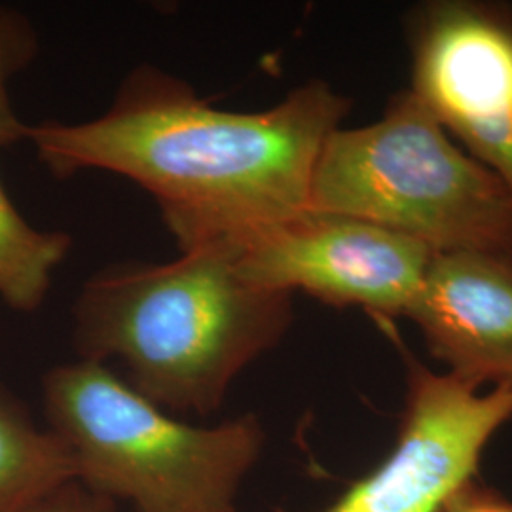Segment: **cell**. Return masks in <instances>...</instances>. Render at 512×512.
<instances>
[{
    "mask_svg": "<svg viewBox=\"0 0 512 512\" xmlns=\"http://www.w3.org/2000/svg\"><path fill=\"white\" fill-rule=\"evenodd\" d=\"M349 109L323 80L262 112L215 109L188 82L141 65L99 118L29 126L27 141L54 177L99 169L143 186L184 253L306 213L319 154Z\"/></svg>",
    "mask_w": 512,
    "mask_h": 512,
    "instance_id": "obj_1",
    "label": "cell"
},
{
    "mask_svg": "<svg viewBox=\"0 0 512 512\" xmlns=\"http://www.w3.org/2000/svg\"><path fill=\"white\" fill-rule=\"evenodd\" d=\"M293 319V294L251 281L215 243L164 264L99 270L74 306V346L84 361H120L160 408L207 416Z\"/></svg>",
    "mask_w": 512,
    "mask_h": 512,
    "instance_id": "obj_2",
    "label": "cell"
},
{
    "mask_svg": "<svg viewBox=\"0 0 512 512\" xmlns=\"http://www.w3.org/2000/svg\"><path fill=\"white\" fill-rule=\"evenodd\" d=\"M42 397L76 480L137 512H236L266 440L253 414L211 427L175 420L95 361L48 370Z\"/></svg>",
    "mask_w": 512,
    "mask_h": 512,
    "instance_id": "obj_3",
    "label": "cell"
},
{
    "mask_svg": "<svg viewBox=\"0 0 512 512\" xmlns=\"http://www.w3.org/2000/svg\"><path fill=\"white\" fill-rule=\"evenodd\" d=\"M310 211L366 220L435 255L512 262V194L404 90L365 128L334 129L311 183Z\"/></svg>",
    "mask_w": 512,
    "mask_h": 512,
    "instance_id": "obj_4",
    "label": "cell"
},
{
    "mask_svg": "<svg viewBox=\"0 0 512 512\" xmlns=\"http://www.w3.org/2000/svg\"><path fill=\"white\" fill-rule=\"evenodd\" d=\"M404 27L408 92L512 194V6L431 0Z\"/></svg>",
    "mask_w": 512,
    "mask_h": 512,
    "instance_id": "obj_5",
    "label": "cell"
},
{
    "mask_svg": "<svg viewBox=\"0 0 512 512\" xmlns=\"http://www.w3.org/2000/svg\"><path fill=\"white\" fill-rule=\"evenodd\" d=\"M226 247L258 285L357 306L378 323L408 315L435 256L384 226L310 209Z\"/></svg>",
    "mask_w": 512,
    "mask_h": 512,
    "instance_id": "obj_6",
    "label": "cell"
},
{
    "mask_svg": "<svg viewBox=\"0 0 512 512\" xmlns=\"http://www.w3.org/2000/svg\"><path fill=\"white\" fill-rule=\"evenodd\" d=\"M406 399L397 444L323 512H442L473 480L495 431L512 418V389L488 393L435 374L404 346Z\"/></svg>",
    "mask_w": 512,
    "mask_h": 512,
    "instance_id": "obj_7",
    "label": "cell"
},
{
    "mask_svg": "<svg viewBox=\"0 0 512 512\" xmlns=\"http://www.w3.org/2000/svg\"><path fill=\"white\" fill-rule=\"evenodd\" d=\"M459 382L512 389V262L435 255L406 315Z\"/></svg>",
    "mask_w": 512,
    "mask_h": 512,
    "instance_id": "obj_8",
    "label": "cell"
},
{
    "mask_svg": "<svg viewBox=\"0 0 512 512\" xmlns=\"http://www.w3.org/2000/svg\"><path fill=\"white\" fill-rule=\"evenodd\" d=\"M69 480H76V469L65 442L40 431L0 382V512H23Z\"/></svg>",
    "mask_w": 512,
    "mask_h": 512,
    "instance_id": "obj_9",
    "label": "cell"
},
{
    "mask_svg": "<svg viewBox=\"0 0 512 512\" xmlns=\"http://www.w3.org/2000/svg\"><path fill=\"white\" fill-rule=\"evenodd\" d=\"M73 247L65 232H46L19 215L0 184V298L12 310L42 306L57 266Z\"/></svg>",
    "mask_w": 512,
    "mask_h": 512,
    "instance_id": "obj_10",
    "label": "cell"
},
{
    "mask_svg": "<svg viewBox=\"0 0 512 512\" xmlns=\"http://www.w3.org/2000/svg\"><path fill=\"white\" fill-rule=\"evenodd\" d=\"M38 54L37 31L18 10L0 6V148L27 141L29 126L12 107L10 82L27 69Z\"/></svg>",
    "mask_w": 512,
    "mask_h": 512,
    "instance_id": "obj_11",
    "label": "cell"
},
{
    "mask_svg": "<svg viewBox=\"0 0 512 512\" xmlns=\"http://www.w3.org/2000/svg\"><path fill=\"white\" fill-rule=\"evenodd\" d=\"M23 512H118L114 501L95 494L78 480H69L40 497Z\"/></svg>",
    "mask_w": 512,
    "mask_h": 512,
    "instance_id": "obj_12",
    "label": "cell"
},
{
    "mask_svg": "<svg viewBox=\"0 0 512 512\" xmlns=\"http://www.w3.org/2000/svg\"><path fill=\"white\" fill-rule=\"evenodd\" d=\"M442 512H512V501L471 480L450 497Z\"/></svg>",
    "mask_w": 512,
    "mask_h": 512,
    "instance_id": "obj_13",
    "label": "cell"
}]
</instances>
